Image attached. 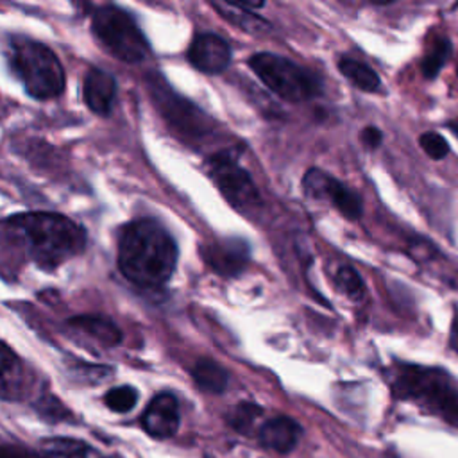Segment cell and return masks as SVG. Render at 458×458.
Wrapping results in <instances>:
<instances>
[{"mask_svg": "<svg viewBox=\"0 0 458 458\" xmlns=\"http://www.w3.org/2000/svg\"><path fill=\"white\" fill-rule=\"evenodd\" d=\"M84 102L95 114L107 116L113 111L116 98V81L104 68H89L84 75Z\"/></svg>", "mask_w": 458, "mask_h": 458, "instance_id": "obj_13", "label": "cell"}, {"mask_svg": "<svg viewBox=\"0 0 458 458\" xmlns=\"http://www.w3.org/2000/svg\"><path fill=\"white\" fill-rule=\"evenodd\" d=\"M179 403L177 397L170 392H161L147 404L141 424L143 429L152 437L159 440H166L174 437L179 429Z\"/></svg>", "mask_w": 458, "mask_h": 458, "instance_id": "obj_12", "label": "cell"}, {"mask_svg": "<svg viewBox=\"0 0 458 458\" xmlns=\"http://www.w3.org/2000/svg\"><path fill=\"white\" fill-rule=\"evenodd\" d=\"M200 254L208 267H211L216 274L225 277H234L242 274L250 258L249 245L242 238L209 242L200 247Z\"/></svg>", "mask_w": 458, "mask_h": 458, "instance_id": "obj_10", "label": "cell"}, {"mask_svg": "<svg viewBox=\"0 0 458 458\" xmlns=\"http://www.w3.org/2000/svg\"><path fill=\"white\" fill-rule=\"evenodd\" d=\"M211 7L216 9L222 18H225L227 21H231L233 25L240 27L245 32L258 34V32L268 29V21L267 20H263L261 16H258L252 11L243 9L240 4H234V2H231V4L229 2H213Z\"/></svg>", "mask_w": 458, "mask_h": 458, "instance_id": "obj_18", "label": "cell"}, {"mask_svg": "<svg viewBox=\"0 0 458 458\" xmlns=\"http://www.w3.org/2000/svg\"><path fill=\"white\" fill-rule=\"evenodd\" d=\"M451 54V43L447 38L440 36L433 41V45L429 47V50L426 52L424 59H422V73L426 79H435L438 75V72L442 70V66L445 64L447 57Z\"/></svg>", "mask_w": 458, "mask_h": 458, "instance_id": "obj_22", "label": "cell"}, {"mask_svg": "<svg viewBox=\"0 0 458 458\" xmlns=\"http://www.w3.org/2000/svg\"><path fill=\"white\" fill-rule=\"evenodd\" d=\"M21 386V363L18 356L9 349L7 344H2V397L14 399L20 394Z\"/></svg>", "mask_w": 458, "mask_h": 458, "instance_id": "obj_20", "label": "cell"}, {"mask_svg": "<svg viewBox=\"0 0 458 458\" xmlns=\"http://www.w3.org/2000/svg\"><path fill=\"white\" fill-rule=\"evenodd\" d=\"M302 191L317 200L331 202L345 218L358 220L363 213L361 197L320 168H310L302 175Z\"/></svg>", "mask_w": 458, "mask_h": 458, "instance_id": "obj_9", "label": "cell"}, {"mask_svg": "<svg viewBox=\"0 0 458 458\" xmlns=\"http://www.w3.org/2000/svg\"><path fill=\"white\" fill-rule=\"evenodd\" d=\"M381 140H383V132L374 127V125H369L361 131V141L369 147V148H376L381 145Z\"/></svg>", "mask_w": 458, "mask_h": 458, "instance_id": "obj_27", "label": "cell"}, {"mask_svg": "<svg viewBox=\"0 0 458 458\" xmlns=\"http://www.w3.org/2000/svg\"><path fill=\"white\" fill-rule=\"evenodd\" d=\"M39 445L47 458H104L89 444L70 437H50L41 440Z\"/></svg>", "mask_w": 458, "mask_h": 458, "instance_id": "obj_16", "label": "cell"}, {"mask_svg": "<svg viewBox=\"0 0 458 458\" xmlns=\"http://www.w3.org/2000/svg\"><path fill=\"white\" fill-rule=\"evenodd\" d=\"M392 392L399 399L419 403L458 429V390L444 370L401 363L392 379Z\"/></svg>", "mask_w": 458, "mask_h": 458, "instance_id": "obj_4", "label": "cell"}, {"mask_svg": "<svg viewBox=\"0 0 458 458\" xmlns=\"http://www.w3.org/2000/svg\"><path fill=\"white\" fill-rule=\"evenodd\" d=\"M191 377L195 385L208 394H222L229 385L227 370L209 358L197 360L191 369Z\"/></svg>", "mask_w": 458, "mask_h": 458, "instance_id": "obj_17", "label": "cell"}, {"mask_svg": "<svg viewBox=\"0 0 458 458\" xmlns=\"http://www.w3.org/2000/svg\"><path fill=\"white\" fill-rule=\"evenodd\" d=\"M104 403L109 410L116 413H127L131 411L138 403V390L131 385H120L106 392Z\"/></svg>", "mask_w": 458, "mask_h": 458, "instance_id": "obj_24", "label": "cell"}, {"mask_svg": "<svg viewBox=\"0 0 458 458\" xmlns=\"http://www.w3.org/2000/svg\"><path fill=\"white\" fill-rule=\"evenodd\" d=\"M2 458H21V453H18V449H14L11 445H4L2 447Z\"/></svg>", "mask_w": 458, "mask_h": 458, "instance_id": "obj_29", "label": "cell"}, {"mask_svg": "<svg viewBox=\"0 0 458 458\" xmlns=\"http://www.w3.org/2000/svg\"><path fill=\"white\" fill-rule=\"evenodd\" d=\"M451 347L458 352V317L453 322V329H451Z\"/></svg>", "mask_w": 458, "mask_h": 458, "instance_id": "obj_28", "label": "cell"}, {"mask_svg": "<svg viewBox=\"0 0 458 458\" xmlns=\"http://www.w3.org/2000/svg\"><path fill=\"white\" fill-rule=\"evenodd\" d=\"M7 63L27 95L38 100L55 98L64 89V70L50 47L21 34L7 39Z\"/></svg>", "mask_w": 458, "mask_h": 458, "instance_id": "obj_3", "label": "cell"}, {"mask_svg": "<svg viewBox=\"0 0 458 458\" xmlns=\"http://www.w3.org/2000/svg\"><path fill=\"white\" fill-rule=\"evenodd\" d=\"M208 174L216 184L222 197L240 213L258 211L261 195L249 172L238 163L231 150L215 152L206 163Z\"/></svg>", "mask_w": 458, "mask_h": 458, "instance_id": "obj_8", "label": "cell"}, {"mask_svg": "<svg viewBox=\"0 0 458 458\" xmlns=\"http://www.w3.org/2000/svg\"><path fill=\"white\" fill-rule=\"evenodd\" d=\"M301 435L302 428L299 422L286 415H277L267 420L258 431L259 444L276 453H290L297 445Z\"/></svg>", "mask_w": 458, "mask_h": 458, "instance_id": "obj_14", "label": "cell"}, {"mask_svg": "<svg viewBox=\"0 0 458 458\" xmlns=\"http://www.w3.org/2000/svg\"><path fill=\"white\" fill-rule=\"evenodd\" d=\"M333 281L336 284V288L349 297L351 301H361V297L365 295V284L363 279L360 277V274L349 267V265H342L336 268V272L333 274Z\"/></svg>", "mask_w": 458, "mask_h": 458, "instance_id": "obj_23", "label": "cell"}, {"mask_svg": "<svg viewBox=\"0 0 458 458\" xmlns=\"http://www.w3.org/2000/svg\"><path fill=\"white\" fill-rule=\"evenodd\" d=\"M72 327L82 331L84 335L91 336L93 340L100 342L106 347H114L122 342L120 327L107 317L102 315H77L68 320Z\"/></svg>", "mask_w": 458, "mask_h": 458, "instance_id": "obj_15", "label": "cell"}, {"mask_svg": "<svg viewBox=\"0 0 458 458\" xmlns=\"http://www.w3.org/2000/svg\"><path fill=\"white\" fill-rule=\"evenodd\" d=\"M338 70L351 84H354L361 91L372 93V91H377L381 86L379 75L363 61H358L352 57H342L338 61Z\"/></svg>", "mask_w": 458, "mask_h": 458, "instance_id": "obj_19", "label": "cell"}, {"mask_svg": "<svg viewBox=\"0 0 458 458\" xmlns=\"http://www.w3.org/2000/svg\"><path fill=\"white\" fill-rule=\"evenodd\" d=\"M261 406H258L256 403L243 401L231 408V411L227 413V424L238 433H250L254 422L261 417Z\"/></svg>", "mask_w": 458, "mask_h": 458, "instance_id": "obj_21", "label": "cell"}, {"mask_svg": "<svg viewBox=\"0 0 458 458\" xmlns=\"http://www.w3.org/2000/svg\"><path fill=\"white\" fill-rule=\"evenodd\" d=\"M419 143H420V148L431 157V159H442L447 156L449 152V145L447 141L438 134V132H424L420 138H419Z\"/></svg>", "mask_w": 458, "mask_h": 458, "instance_id": "obj_26", "label": "cell"}, {"mask_svg": "<svg viewBox=\"0 0 458 458\" xmlns=\"http://www.w3.org/2000/svg\"><path fill=\"white\" fill-rule=\"evenodd\" d=\"M179 249L172 234L154 218H136L118 233V268L132 284L156 290L175 272Z\"/></svg>", "mask_w": 458, "mask_h": 458, "instance_id": "obj_1", "label": "cell"}, {"mask_svg": "<svg viewBox=\"0 0 458 458\" xmlns=\"http://www.w3.org/2000/svg\"><path fill=\"white\" fill-rule=\"evenodd\" d=\"M449 127L453 129V132L458 136V118H454V120H451V123H449Z\"/></svg>", "mask_w": 458, "mask_h": 458, "instance_id": "obj_30", "label": "cell"}, {"mask_svg": "<svg viewBox=\"0 0 458 458\" xmlns=\"http://www.w3.org/2000/svg\"><path fill=\"white\" fill-rule=\"evenodd\" d=\"M147 84L156 107L174 131L181 132L190 141H199L213 132V122L206 113L170 89L159 73L148 75Z\"/></svg>", "mask_w": 458, "mask_h": 458, "instance_id": "obj_7", "label": "cell"}, {"mask_svg": "<svg viewBox=\"0 0 458 458\" xmlns=\"http://www.w3.org/2000/svg\"><path fill=\"white\" fill-rule=\"evenodd\" d=\"M91 30L116 59L138 64L148 54V41L134 16L118 5H102L91 16Z\"/></svg>", "mask_w": 458, "mask_h": 458, "instance_id": "obj_6", "label": "cell"}, {"mask_svg": "<svg viewBox=\"0 0 458 458\" xmlns=\"http://www.w3.org/2000/svg\"><path fill=\"white\" fill-rule=\"evenodd\" d=\"M186 57L193 68L202 73L215 75L222 73L231 63V47L229 43L213 32L197 34L188 50Z\"/></svg>", "mask_w": 458, "mask_h": 458, "instance_id": "obj_11", "label": "cell"}, {"mask_svg": "<svg viewBox=\"0 0 458 458\" xmlns=\"http://www.w3.org/2000/svg\"><path fill=\"white\" fill-rule=\"evenodd\" d=\"M2 225L5 234L23 243L27 258L45 272L55 270L86 247L84 227L59 213H18L5 218Z\"/></svg>", "mask_w": 458, "mask_h": 458, "instance_id": "obj_2", "label": "cell"}, {"mask_svg": "<svg viewBox=\"0 0 458 458\" xmlns=\"http://www.w3.org/2000/svg\"><path fill=\"white\" fill-rule=\"evenodd\" d=\"M258 79L279 98L288 102H306L324 91L322 79L295 61L272 54L258 52L247 61Z\"/></svg>", "mask_w": 458, "mask_h": 458, "instance_id": "obj_5", "label": "cell"}, {"mask_svg": "<svg viewBox=\"0 0 458 458\" xmlns=\"http://www.w3.org/2000/svg\"><path fill=\"white\" fill-rule=\"evenodd\" d=\"M36 410L39 411L41 417L48 419V420H63L70 417V411L63 406V403L59 399H55L54 395H43L39 397V401L36 403Z\"/></svg>", "mask_w": 458, "mask_h": 458, "instance_id": "obj_25", "label": "cell"}]
</instances>
